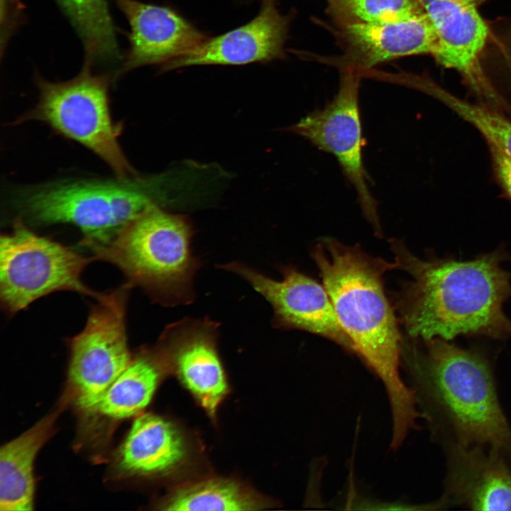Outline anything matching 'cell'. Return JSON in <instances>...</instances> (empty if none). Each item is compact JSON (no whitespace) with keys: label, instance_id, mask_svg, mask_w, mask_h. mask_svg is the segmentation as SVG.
I'll return each instance as SVG.
<instances>
[{"label":"cell","instance_id":"obj_1","mask_svg":"<svg viewBox=\"0 0 511 511\" xmlns=\"http://www.w3.org/2000/svg\"><path fill=\"white\" fill-rule=\"evenodd\" d=\"M397 268L411 280L397 304L412 339L451 340L458 336L511 337L503 304L511 297V273L502 264L508 255L497 249L471 260H423L400 241L391 240Z\"/></svg>","mask_w":511,"mask_h":511},{"label":"cell","instance_id":"obj_2","mask_svg":"<svg viewBox=\"0 0 511 511\" xmlns=\"http://www.w3.org/2000/svg\"><path fill=\"white\" fill-rule=\"evenodd\" d=\"M312 258L354 353L385 388L392 436L406 437L416 428L420 413L413 391L400 375L401 335L383 287L385 273L397 268V263L329 238L314 248Z\"/></svg>","mask_w":511,"mask_h":511},{"label":"cell","instance_id":"obj_3","mask_svg":"<svg viewBox=\"0 0 511 511\" xmlns=\"http://www.w3.org/2000/svg\"><path fill=\"white\" fill-rule=\"evenodd\" d=\"M402 347L417 406L431 429L444 422L455 443L488 446L511 459V427L500 407L487 357L447 340L434 338Z\"/></svg>","mask_w":511,"mask_h":511},{"label":"cell","instance_id":"obj_4","mask_svg":"<svg viewBox=\"0 0 511 511\" xmlns=\"http://www.w3.org/2000/svg\"><path fill=\"white\" fill-rule=\"evenodd\" d=\"M192 229L186 216L151 204L101 243L82 246L97 260L117 267L132 287L164 305L192 301L199 262L191 251Z\"/></svg>","mask_w":511,"mask_h":511},{"label":"cell","instance_id":"obj_5","mask_svg":"<svg viewBox=\"0 0 511 511\" xmlns=\"http://www.w3.org/2000/svg\"><path fill=\"white\" fill-rule=\"evenodd\" d=\"M159 180L138 176L113 180H73L30 187L16 199L23 214L43 225L66 223L83 233L80 246L101 243L151 204H156Z\"/></svg>","mask_w":511,"mask_h":511},{"label":"cell","instance_id":"obj_6","mask_svg":"<svg viewBox=\"0 0 511 511\" xmlns=\"http://www.w3.org/2000/svg\"><path fill=\"white\" fill-rule=\"evenodd\" d=\"M86 63L74 79L50 82L38 78L39 101L18 122L38 120L82 144L104 160L120 179L137 177L119 144L121 125L109 111L107 75H97Z\"/></svg>","mask_w":511,"mask_h":511},{"label":"cell","instance_id":"obj_7","mask_svg":"<svg viewBox=\"0 0 511 511\" xmlns=\"http://www.w3.org/2000/svg\"><path fill=\"white\" fill-rule=\"evenodd\" d=\"M96 260L37 234L17 219L12 231L0 239L1 306L13 314L39 298L63 290L97 299L102 292L82 280L85 268Z\"/></svg>","mask_w":511,"mask_h":511},{"label":"cell","instance_id":"obj_8","mask_svg":"<svg viewBox=\"0 0 511 511\" xmlns=\"http://www.w3.org/2000/svg\"><path fill=\"white\" fill-rule=\"evenodd\" d=\"M125 282L95 299L83 329L69 341L68 377L77 403L94 410L131 361L126 334L130 290Z\"/></svg>","mask_w":511,"mask_h":511},{"label":"cell","instance_id":"obj_9","mask_svg":"<svg viewBox=\"0 0 511 511\" xmlns=\"http://www.w3.org/2000/svg\"><path fill=\"white\" fill-rule=\"evenodd\" d=\"M358 87V76L352 72L346 73L330 103L309 114L287 130L335 156L344 175L356 192L365 217L380 233L377 202L369 189L363 161Z\"/></svg>","mask_w":511,"mask_h":511},{"label":"cell","instance_id":"obj_10","mask_svg":"<svg viewBox=\"0 0 511 511\" xmlns=\"http://www.w3.org/2000/svg\"><path fill=\"white\" fill-rule=\"evenodd\" d=\"M430 19L438 38L436 62L456 71L476 102L501 110L506 100L481 65L488 36V23L477 0H417Z\"/></svg>","mask_w":511,"mask_h":511},{"label":"cell","instance_id":"obj_11","mask_svg":"<svg viewBox=\"0 0 511 511\" xmlns=\"http://www.w3.org/2000/svg\"><path fill=\"white\" fill-rule=\"evenodd\" d=\"M221 268L243 278L271 304L274 326L322 336L354 353L324 285L291 266L282 268L283 278L278 281L238 262Z\"/></svg>","mask_w":511,"mask_h":511},{"label":"cell","instance_id":"obj_12","mask_svg":"<svg viewBox=\"0 0 511 511\" xmlns=\"http://www.w3.org/2000/svg\"><path fill=\"white\" fill-rule=\"evenodd\" d=\"M217 335L216 322L185 319L167 326L158 346L166 364L211 416L228 391Z\"/></svg>","mask_w":511,"mask_h":511},{"label":"cell","instance_id":"obj_13","mask_svg":"<svg viewBox=\"0 0 511 511\" xmlns=\"http://www.w3.org/2000/svg\"><path fill=\"white\" fill-rule=\"evenodd\" d=\"M130 25V48L122 71L162 65L186 55L207 36L169 7L135 0H114Z\"/></svg>","mask_w":511,"mask_h":511},{"label":"cell","instance_id":"obj_14","mask_svg":"<svg viewBox=\"0 0 511 511\" xmlns=\"http://www.w3.org/2000/svg\"><path fill=\"white\" fill-rule=\"evenodd\" d=\"M287 21L274 0H263L259 13L248 23L207 39L190 53L170 61L163 72L192 65H245L282 56Z\"/></svg>","mask_w":511,"mask_h":511},{"label":"cell","instance_id":"obj_15","mask_svg":"<svg viewBox=\"0 0 511 511\" xmlns=\"http://www.w3.org/2000/svg\"><path fill=\"white\" fill-rule=\"evenodd\" d=\"M444 497L472 510H511V470L506 459L482 446L448 447Z\"/></svg>","mask_w":511,"mask_h":511},{"label":"cell","instance_id":"obj_16","mask_svg":"<svg viewBox=\"0 0 511 511\" xmlns=\"http://www.w3.org/2000/svg\"><path fill=\"white\" fill-rule=\"evenodd\" d=\"M346 31L363 65L368 67L407 55L434 56L438 48L436 31L425 13L393 23H353Z\"/></svg>","mask_w":511,"mask_h":511},{"label":"cell","instance_id":"obj_17","mask_svg":"<svg viewBox=\"0 0 511 511\" xmlns=\"http://www.w3.org/2000/svg\"><path fill=\"white\" fill-rule=\"evenodd\" d=\"M187 447L179 429L152 414L133 422L119 453V467L136 475L163 474L181 465Z\"/></svg>","mask_w":511,"mask_h":511},{"label":"cell","instance_id":"obj_18","mask_svg":"<svg viewBox=\"0 0 511 511\" xmlns=\"http://www.w3.org/2000/svg\"><path fill=\"white\" fill-rule=\"evenodd\" d=\"M57 414H51L0 449V510H33L34 459L50 436Z\"/></svg>","mask_w":511,"mask_h":511},{"label":"cell","instance_id":"obj_19","mask_svg":"<svg viewBox=\"0 0 511 511\" xmlns=\"http://www.w3.org/2000/svg\"><path fill=\"white\" fill-rule=\"evenodd\" d=\"M165 364L158 349L138 355L107 389L94 411L114 419L137 414L151 400Z\"/></svg>","mask_w":511,"mask_h":511},{"label":"cell","instance_id":"obj_20","mask_svg":"<svg viewBox=\"0 0 511 511\" xmlns=\"http://www.w3.org/2000/svg\"><path fill=\"white\" fill-rule=\"evenodd\" d=\"M266 505L236 481L210 478L175 490L162 504L177 511H238L260 510Z\"/></svg>","mask_w":511,"mask_h":511},{"label":"cell","instance_id":"obj_21","mask_svg":"<svg viewBox=\"0 0 511 511\" xmlns=\"http://www.w3.org/2000/svg\"><path fill=\"white\" fill-rule=\"evenodd\" d=\"M79 35L87 62L113 61L119 57L114 27L106 0H57Z\"/></svg>","mask_w":511,"mask_h":511},{"label":"cell","instance_id":"obj_22","mask_svg":"<svg viewBox=\"0 0 511 511\" xmlns=\"http://www.w3.org/2000/svg\"><path fill=\"white\" fill-rule=\"evenodd\" d=\"M423 92L432 97L473 126L485 140L511 157V116L478 102L461 99L431 79Z\"/></svg>","mask_w":511,"mask_h":511},{"label":"cell","instance_id":"obj_23","mask_svg":"<svg viewBox=\"0 0 511 511\" xmlns=\"http://www.w3.org/2000/svg\"><path fill=\"white\" fill-rule=\"evenodd\" d=\"M487 23L481 65L497 90L511 101V14Z\"/></svg>","mask_w":511,"mask_h":511},{"label":"cell","instance_id":"obj_24","mask_svg":"<svg viewBox=\"0 0 511 511\" xmlns=\"http://www.w3.org/2000/svg\"><path fill=\"white\" fill-rule=\"evenodd\" d=\"M334 8L360 22L388 24L410 20L425 12L417 0H329Z\"/></svg>","mask_w":511,"mask_h":511},{"label":"cell","instance_id":"obj_25","mask_svg":"<svg viewBox=\"0 0 511 511\" xmlns=\"http://www.w3.org/2000/svg\"><path fill=\"white\" fill-rule=\"evenodd\" d=\"M492 172L505 196L511 202V157L497 146L487 143Z\"/></svg>","mask_w":511,"mask_h":511}]
</instances>
